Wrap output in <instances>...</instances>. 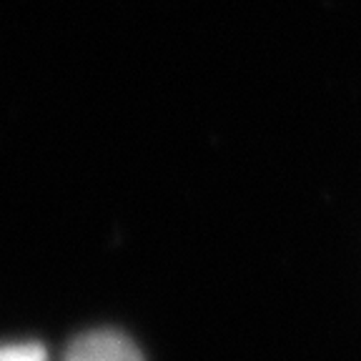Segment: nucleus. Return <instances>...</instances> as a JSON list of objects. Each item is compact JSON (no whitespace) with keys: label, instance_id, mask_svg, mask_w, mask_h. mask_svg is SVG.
Instances as JSON below:
<instances>
[{"label":"nucleus","instance_id":"nucleus-1","mask_svg":"<svg viewBox=\"0 0 361 361\" xmlns=\"http://www.w3.org/2000/svg\"><path fill=\"white\" fill-rule=\"evenodd\" d=\"M61 361H143V354L118 331H90L75 338Z\"/></svg>","mask_w":361,"mask_h":361},{"label":"nucleus","instance_id":"nucleus-2","mask_svg":"<svg viewBox=\"0 0 361 361\" xmlns=\"http://www.w3.org/2000/svg\"><path fill=\"white\" fill-rule=\"evenodd\" d=\"M0 361H48V351L40 344L0 346Z\"/></svg>","mask_w":361,"mask_h":361}]
</instances>
